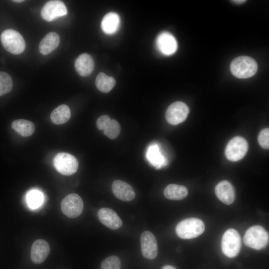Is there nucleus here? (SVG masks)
Returning <instances> with one entry per match:
<instances>
[{"label": "nucleus", "mask_w": 269, "mask_h": 269, "mask_svg": "<svg viewBox=\"0 0 269 269\" xmlns=\"http://www.w3.org/2000/svg\"><path fill=\"white\" fill-rule=\"evenodd\" d=\"M205 225L203 222L196 218L184 219L179 222L176 226L177 235L183 239H191L197 237L204 231Z\"/></svg>", "instance_id": "nucleus-1"}, {"label": "nucleus", "mask_w": 269, "mask_h": 269, "mask_svg": "<svg viewBox=\"0 0 269 269\" xmlns=\"http://www.w3.org/2000/svg\"><path fill=\"white\" fill-rule=\"evenodd\" d=\"M230 70L232 73L238 78H248L255 75L258 70V64L253 58L241 56L235 58L232 61Z\"/></svg>", "instance_id": "nucleus-2"}, {"label": "nucleus", "mask_w": 269, "mask_h": 269, "mask_svg": "<svg viewBox=\"0 0 269 269\" xmlns=\"http://www.w3.org/2000/svg\"><path fill=\"white\" fill-rule=\"evenodd\" d=\"M269 240L268 232L263 227L259 225L249 228L243 239L246 246L258 250L266 248L268 245Z\"/></svg>", "instance_id": "nucleus-3"}, {"label": "nucleus", "mask_w": 269, "mask_h": 269, "mask_svg": "<svg viewBox=\"0 0 269 269\" xmlns=\"http://www.w3.org/2000/svg\"><path fill=\"white\" fill-rule=\"evenodd\" d=\"M1 44L4 49L10 53L19 54L25 48V42L22 35L17 31L8 29L0 35Z\"/></svg>", "instance_id": "nucleus-4"}, {"label": "nucleus", "mask_w": 269, "mask_h": 269, "mask_svg": "<svg viewBox=\"0 0 269 269\" xmlns=\"http://www.w3.org/2000/svg\"><path fill=\"white\" fill-rule=\"evenodd\" d=\"M222 250L229 258H233L239 253L241 247V238L238 231L229 229L225 231L222 237Z\"/></svg>", "instance_id": "nucleus-5"}, {"label": "nucleus", "mask_w": 269, "mask_h": 269, "mask_svg": "<svg viewBox=\"0 0 269 269\" xmlns=\"http://www.w3.org/2000/svg\"><path fill=\"white\" fill-rule=\"evenodd\" d=\"M53 165L56 170L64 175L74 174L78 168V162L73 155L66 152H59L53 158Z\"/></svg>", "instance_id": "nucleus-6"}, {"label": "nucleus", "mask_w": 269, "mask_h": 269, "mask_svg": "<svg viewBox=\"0 0 269 269\" xmlns=\"http://www.w3.org/2000/svg\"><path fill=\"white\" fill-rule=\"evenodd\" d=\"M248 150V144L243 137L237 136L232 138L225 148L226 158L232 161H237L246 155Z\"/></svg>", "instance_id": "nucleus-7"}, {"label": "nucleus", "mask_w": 269, "mask_h": 269, "mask_svg": "<svg viewBox=\"0 0 269 269\" xmlns=\"http://www.w3.org/2000/svg\"><path fill=\"white\" fill-rule=\"evenodd\" d=\"M61 208L64 215L69 218H75L82 213L83 210V202L78 194H70L62 201Z\"/></svg>", "instance_id": "nucleus-8"}, {"label": "nucleus", "mask_w": 269, "mask_h": 269, "mask_svg": "<svg viewBox=\"0 0 269 269\" xmlns=\"http://www.w3.org/2000/svg\"><path fill=\"white\" fill-rule=\"evenodd\" d=\"M189 113L187 105L184 103L177 101L171 104L165 112V118L168 123L176 125L184 122Z\"/></svg>", "instance_id": "nucleus-9"}, {"label": "nucleus", "mask_w": 269, "mask_h": 269, "mask_svg": "<svg viewBox=\"0 0 269 269\" xmlns=\"http://www.w3.org/2000/svg\"><path fill=\"white\" fill-rule=\"evenodd\" d=\"M67 10L64 3L60 0L47 1L42 8L41 16L47 21H52L67 14Z\"/></svg>", "instance_id": "nucleus-10"}, {"label": "nucleus", "mask_w": 269, "mask_h": 269, "mask_svg": "<svg viewBox=\"0 0 269 269\" xmlns=\"http://www.w3.org/2000/svg\"><path fill=\"white\" fill-rule=\"evenodd\" d=\"M141 253L147 259H154L158 253L157 241L154 235L148 231L142 233L140 237Z\"/></svg>", "instance_id": "nucleus-11"}, {"label": "nucleus", "mask_w": 269, "mask_h": 269, "mask_svg": "<svg viewBox=\"0 0 269 269\" xmlns=\"http://www.w3.org/2000/svg\"><path fill=\"white\" fill-rule=\"evenodd\" d=\"M97 127L100 130H103L106 136L110 139L116 138L120 134L121 127L117 121L111 119L106 115L100 116L97 120Z\"/></svg>", "instance_id": "nucleus-12"}, {"label": "nucleus", "mask_w": 269, "mask_h": 269, "mask_svg": "<svg viewBox=\"0 0 269 269\" xmlns=\"http://www.w3.org/2000/svg\"><path fill=\"white\" fill-rule=\"evenodd\" d=\"M156 44L159 51L165 55L173 54L177 49L176 39L167 32H163L158 35Z\"/></svg>", "instance_id": "nucleus-13"}, {"label": "nucleus", "mask_w": 269, "mask_h": 269, "mask_svg": "<svg viewBox=\"0 0 269 269\" xmlns=\"http://www.w3.org/2000/svg\"><path fill=\"white\" fill-rule=\"evenodd\" d=\"M98 217L103 224L112 230L118 229L122 226V220L111 209L108 208L100 209L98 212Z\"/></svg>", "instance_id": "nucleus-14"}, {"label": "nucleus", "mask_w": 269, "mask_h": 269, "mask_svg": "<svg viewBox=\"0 0 269 269\" xmlns=\"http://www.w3.org/2000/svg\"><path fill=\"white\" fill-rule=\"evenodd\" d=\"M50 252L48 243L42 239L36 240L32 244L30 252L31 261L36 264L43 263Z\"/></svg>", "instance_id": "nucleus-15"}, {"label": "nucleus", "mask_w": 269, "mask_h": 269, "mask_svg": "<svg viewBox=\"0 0 269 269\" xmlns=\"http://www.w3.org/2000/svg\"><path fill=\"white\" fill-rule=\"evenodd\" d=\"M112 189L115 196L119 199L124 201H131L135 196V192L132 187L122 180H115L112 183Z\"/></svg>", "instance_id": "nucleus-16"}, {"label": "nucleus", "mask_w": 269, "mask_h": 269, "mask_svg": "<svg viewBox=\"0 0 269 269\" xmlns=\"http://www.w3.org/2000/svg\"><path fill=\"white\" fill-rule=\"evenodd\" d=\"M215 192L217 198L226 205L231 204L235 200L234 188L227 180H223L218 183L215 187Z\"/></svg>", "instance_id": "nucleus-17"}, {"label": "nucleus", "mask_w": 269, "mask_h": 269, "mask_svg": "<svg viewBox=\"0 0 269 269\" xmlns=\"http://www.w3.org/2000/svg\"><path fill=\"white\" fill-rule=\"evenodd\" d=\"M75 68L79 75L87 76L91 74L94 70V60L89 54H81L75 60Z\"/></svg>", "instance_id": "nucleus-18"}, {"label": "nucleus", "mask_w": 269, "mask_h": 269, "mask_svg": "<svg viewBox=\"0 0 269 269\" xmlns=\"http://www.w3.org/2000/svg\"><path fill=\"white\" fill-rule=\"evenodd\" d=\"M59 43V35L55 32H49L41 40L39 46V51L44 55L50 54L58 46Z\"/></svg>", "instance_id": "nucleus-19"}, {"label": "nucleus", "mask_w": 269, "mask_h": 269, "mask_svg": "<svg viewBox=\"0 0 269 269\" xmlns=\"http://www.w3.org/2000/svg\"><path fill=\"white\" fill-rule=\"evenodd\" d=\"M120 19L119 15L115 12L106 14L102 19L101 28L104 33L113 34L119 29Z\"/></svg>", "instance_id": "nucleus-20"}, {"label": "nucleus", "mask_w": 269, "mask_h": 269, "mask_svg": "<svg viewBox=\"0 0 269 269\" xmlns=\"http://www.w3.org/2000/svg\"><path fill=\"white\" fill-rule=\"evenodd\" d=\"M146 156L149 163L156 168L166 164V160L157 144H153L148 147Z\"/></svg>", "instance_id": "nucleus-21"}, {"label": "nucleus", "mask_w": 269, "mask_h": 269, "mask_svg": "<svg viewBox=\"0 0 269 269\" xmlns=\"http://www.w3.org/2000/svg\"><path fill=\"white\" fill-rule=\"evenodd\" d=\"M163 194L168 199L180 200L185 198L187 196L188 190L184 186L170 184L165 188Z\"/></svg>", "instance_id": "nucleus-22"}, {"label": "nucleus", "mask_w": 269, "mask_h": 269, "mask_svg": "<svg viewBox=\"0 0 269 269\" xmlns=\"http://www.w3.org/2000/svg\"><path fill=\"white\" fill-rule=\"evenodd\" d=\"M71 116V111L69 107L63 104L58 106L51 113L50 119L56 125H61L66 123Z\"/></svg>", "instance_id": "nucleus-23"}, {"label": "nucleus", "mask_w": 269, "mask_h": 269, "mask_svg": "<svg viewBox=\"0 0 269 269\" xmlns=\"http://www.w3.org/2000/svg\"><path fill=\"white\" fill-rule=\"evenodd\" d=\"M12 129L23 136L32 135L35 131V126L32 122L23 119L14 120L11 124Z\"/></svg>", "instance_id": "nucleus-24"}, {"label": "nucleus", "mask_w": 269, "mask_h": 269, "mask_svg": "<svg viewBox=\"0 0 269 269\" xmlns=\"http://www.w3.org/2000/svg\"><path fill=\"white\" fill-rule=\"evenodd\" d=\"M95 84L100 91L107 93L114 88L116 84V81L113 77L108 76L103 72H100L96 77Z\"/></svg>", "instance_id": "nucleus-25"}, {"label": "nucleus", "mask_w": 269, "mask_h": 269, "mask_svg": "<svg viewBox=\"0 0 269 269\" xmlns=\"http://www.w3.org/2000/svg\"><path fill=\"white\" fill-rule=\"evenodd\" d=\"M26 202L28 207L32 210L40 207L44 201V196L41 191L32 189L28 191L26 195Z\"/></svg>", "instance_id": "nucleus-26"}, {"label": "nucleus", "mask_w": 269, "mask_h": 269, "mask_svg": "<svg viewBox=\"0 0 269 269\" xmlns=\"http://www.w3.org/2000/svg\"><path fill=\"white\" fill-rule=\"evenodd\" d=\"M13 86L10 75L4 72H0V96L11 91Z\"/></svg>", "instance_id": "nucleus-27"}, {"label": "nucleus", "mask_w": 269, "mask_h": 269, "mask_svg": "<svg viewBox=\"0 0 269 269\" xmlns=\"http://www.w3.org/2000/svg\"><path fill=\"white\" fill-rule=\"evenodd\" d=\"M101 269H121V261L116 256H110L101 263Z\"/></svg>", "instance_id": "nucleus-28"}, {"label": "nucleus", "mask_w": 269, "mask_h": 269, "mask_svg": "<svg viewBox=\"0 0 269 269\" xmlns=\"http://www.w3.org/2000/svg\"><path fill=\"white\" fill-rule=\"evenodd\" d=\"M258 142L260 145L265 149L269 148V129L265 128L260 132L258 137Z\"/></svg>", "instance_id": "nucleus-29"}, {"label": "nucleus", "mask_w": 269, "mask_h": 269, "mask_svg": "<svg viewBox=\"0 0 269 269\" xmlns=\"http://www.w3.org/2000/svg\"><path fill=\"white\" fill-rule=\"evenodd\" d=\"M161 269H176L172 266L166 265L162 267Z\"/></svg>", "instance_id": "nucleus-30"}, {"label": "nucleus", "mask_w": 269, "mask_h": 269, "mask_svg": "<svg viewBox=\"0 0 269 269\" xmlns=\"http://www.w3.org/2000/svg\"><path fill=\"white\" fill-rule=\"evenodd\" d=\"M232 1H233V2H234L236 3L240 4V3H244L246 1V0H232Z\"/></svg>", "instance_id": "nucleus-31"}, {"label": "nucleus", "mask_w": 269, "mask_h": 269, "mask_svg": "<svg viewBox=\"0 0 269 269\" xmlns=\"http://www.w3.org/2000/svg\"><path fill=\"white\" fill-rule=\"evenodd\" d=\"M13 1L14 2H22L23 1V0H13Z\"/></svg>", "instance_id": "nucleus-32"}]
</instances>
